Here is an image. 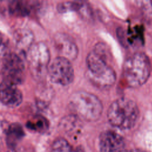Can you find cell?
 <instances>
[{"mask_svg":"<svg viewBox=\"0 0 152 152\" xmlns=\"http://www.w3.org/2000/svg\"><path fill=\"white\" fill-rule=\"evenodd\" d=\"M137 104L127 98H121L112 103L107 116L109 123L121 129H128L136 124L139 116Z\"/></svg>","mask_w":152,"mask_h":152,"instance_id":"cell-2","label":"cell"},{"mask_svg":"<svg viewBox=\"0 0 152 152\" xmlns=\"http://www.w3.org/2000/svg\"><path fill=\"white\" fill-rule=\"evenodd\" d=\"M150 62L144 53L138 52L128 58L124 62L123 72L127 84L132 87L144 84L150 74Z\"/></svg>","mask_w":152,"mask_h":152,"instance_id":"cell-3","label":"cell"},{"mask_svg":"<svg viewBox=\"0 0 152 152\" xmlns=\"http://www.w3.org/2000/svg\"><path fill=\"white\" fill-rule=\"evenodd\" d=\"M50 152H82V150L74 147L65 138H59L52 143Z\"/></svg>","mask_w":152,"mask_h":152,"instance_id":"cell-14","label":"cell"},{"mask_svg":"<svg viewBox=\"0 0 152 152\" xmlns=\"http://www.w3.org/2000/svg\"><path fill=\"white\" fill-rule=\"evenodd\" d=\"M28 1H12L8 5L10 12L14 15H26L30 12L31 5Z\"/></svg>","mask_w":152,"mask_h":152,"instance_id":"cell-13","label":"cell"},{"mask_svg":"<svg viewBox=\"0 0 152 152\" xmlns=\"http://www.w3.org/2000/svg\"><path fill=\"white\" fill-rule=\"evenodd\" d=\"M48 74L53 83L62 86L71 84L74 78L71 61L61 56L53 59L49 66Z\"/></svg>","mask_w":152,"mask_h":152,"instance_id":"cell-6","label":"cell"},{"mask_svg":"<svg viewBox=\"0 0 152 152\" xmlns=\"http://www.w3.org/2000/svg\"><path fill=\"white\" fill-rule=\"evenodd\" d=\"M7 152H18V151H17L15 148H12V149H9Z\"/></svg>","mask_w":152,"mask_h":152,"instance_id":"cell-19","label":"cell"},{"mask_svg":"<svg viewBox=\"0 0 152 152\" xmlns=\"http://www.w3.org/2000/svg\"><path fill=\"white\" fill-rule=\"evenodd\" d=\"M26 126L30 129L43 133L48 129L49 124L45 118L36 115L27 121Z\"/></svg>","mask_w":152,"mask_h":152,"instance_id":"cell-12","label":"cell"},{"mask_svg":"<svg viewBox=\"0 0 152 152\" xmlns=\"http://www.w3.org/2000/svg\"><path fill=\"white\" fill-rule=\"evenodd\" d=\"M83 6V2L81 1H65L59 3L57 6V9L60 12H65L69 11H78Z\"/></svg>","mask_w":152,"mask_h":152,"instance_id":"cell-15","label":"cell"},{"mask_svg":"<svg viewBox=\"0 0 152 152\" xmlns=\"http://www.w3.org/2000/svg\"><path fill=\"white\" fill-rule=\"evenodd\" d=\"M53 45L59 56L69 61L77 58L78 53L77 46L68 35L64 33L56 34L53 37Z\"/></svg>","mask_w":152,"mask_h":152,"instance_id":"cell-9","label":"cell"},{"mask_svg":"<svg viewBox=\"0 0 152 152\" xmlns=\"http://www.w3.org/2000/svg\"><path fill=\"white\" fill-rule=\"evenodd\" d=\"M2 83L16 86L21 84L24 78V64L16 53H9L4 55L2 66Z\"/></svg>","mask_w":152,"mask_h":152,"instance_id":"cell-5","label":"cell"},{"mask_svg":"<svg viewBox=\"0 0 152 152\" xmlns=\"http://www.w3.org/2000/svg\"><path fill=\"white\" fill-rule=\"evenodd\" d=\"M86 75L93 85L100 89L110 88L115 84L116 78L115 71L110 65L93 70L87 69Z\"/></svg>","mask_w":152,"mask_h":152,"instance_id":"cell-7","label":"cell"},{"mask_svg":"<svg viewBox=\"0 0 152 152\" xmlns=\"http://www.w3.org/2000/svg\"><path fill=\"white\" fill-rule=\"evenodd\" d=\"M1 101L2 103L9 107L18 106L22 102L23 94L16 86L1 83Z\"/></svg>","mask_w":152,"mask_h":152,"instance_id":"cell-10","label":"cell"},{"mask_svg":"<svg viewBox=\"0 0 152 152\" xmlns=\"http://www.w3.org/2000/svg\"><path fill=\"white\" fill-rule=\"evenodd\" d=\"M100 152H126L123 137L113 131H105L99 136Z\"/></svg>","mask_w":152,"mask_h":152,"instance_id":"cell-8","label":"cell"},{"mask_svg":"<svg viewBox=\"0 0 152 152\" xmlns=\"http://www.w3.org/2000/svg\"><path fill=\"white\" fill-rule=\"evenodd\" d=\"M24 135V132L20 124L13 123L10 125L6 131V143L9 149L15 148Z\"/></svg>","mask_w":152,"mask_h":152,"instance_id":"cell-11","label":"cell"},{"mask_svg":"<svg viewBox=\"0 0 152 152\" xmlns=\"http://www.w3.org/2000/svg\"><path fill=\"white\" fill-rule=\"evenodd\" d=\"M24 31L25 30L21 31L18 30V32L15 33V39L17 42L16 43L18 46H28V48H30L31 45H30L31 42V34L28 32L25 33Z\"/></svg>","mask_w":152,"mask_h":152,"instance_id":"cell-16","label":"cell"},{"mask_svg":"<svg viewBox=\"0 0 152 152\" xmlns=\"http://www.w3.org/2000/svg\"><path fill=\"white\" fill-rule=\"evenodd\" d=\"M50 52L48 46L42 42L31 45L27 53V60L31 75L41 78L47 73L50 61Z\"/></svg>","mask_w":152,"mask_h":152,"instance_id":"cell-4","label":"cell"},{"mask_svg":"<svg viewBox=\"0 0 152 152\" xmlns=\"http://www.w3.org/2000/svg\"><path fill=\"white\" fill-rule=\"evenodd\" d=\"M68 107L76 117L88 122L99 119L103 111L99 99L86 91L73 93L69 99Z\"/></svg>","mask_w":152,"mask_h":152,"instance_id":"cell-1","label":"cell"},{"mask_svg":"<svg viewBox=\"0 0 152 152\" xmlns=\"http://www.w3.org/2000/svg\"><path fill=\"white\" fill-rule=\"evenodd\" d=\"M141 7L147 12H152V1H144L139 2Z\"/></svg>","mask_w":152,"mask_h":152,"instance_id":"cell-17","label":"cell"},{"mask_svg":"<svg viewBox=\"0 0 152 152\" xmlns=\"http://www.w3.org/2000/svg\"><path fill=\"white\" fill-rule=\"evenodd\" d=\"M129 152H145V151H142V150H141L135 149V150H132L130 151Z\"/></svg>","mask_w":152,"mask_h":152,"instance_id":"cell-18","label":"cell"}]
</instances>
